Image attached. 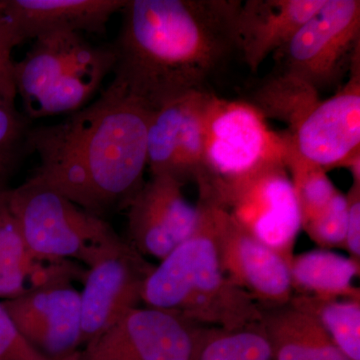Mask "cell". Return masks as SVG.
I'll list each match as a JSON object with an SVG mask.
<instances>
[{
  "mask_svg": "<svg viewBox=\"0 0 360 360\" xmlns=\"http://www.w3.org/2000/svg\"><path fill=\"white\" fill-rule=\"evenodd\" d=\"M153 110L112 80L94 103L54 124L30 127L32 179L96 217L127 207L144 184Z\"/></svg>",
  "mask_w": 360,
  "mask_h": 360,
  "instance_id": "cell-1",
  "label": "cell"
},
{
  "mask_svg": "<svg viewBox=\"0 0 360 360\" xmlns=\"http://www.w3.org/2000/svg\"><path fill=\"white\" fill-rule=\"evenodd\" d=\"M240 0H127L113 80L155 111L195 90L236 52Z\"/></svg>",
  "mask_w": 360,
  "mask_h": 360,
  "instance_id": "cell-2",
  "label": "cell"
},
{
  "mask_svg": "<svg viewBox=\"0 0 360 360\" xmlns=\"http://www.w3.org/2000/svg\"><path fill=\"white\" fill-rule=\"evenodd\" d=\"M198 205L195 231L149 272L141 302L205 328L233 330L259 323L264 309L232 283L220 264L212 206L201 200Z\"/></svg>",
  "mask_w": 360,
  "mask_h": 360,
  "instance_id": "cell-3",
  "label": "cell"
},
{
  "mask_svg": "<svg viewBox=\"0 0 360 360\" xmlns=\"http://www.w3.org/2000/svg\"><path fill=\"white\" fill-rule=\"evenodd\" d=\"M112 45L92 44L82 33L40 35L25 58L14 61V84L30 120L70 115L87 105L113 72Z\"/></svg>",
  "mask_w": 360,
  "mask_h": 360,
  "instance_id": "cell-4",
  "label": "cell"
},
{
  "mask_svg": "<svg viewBox=\"0 0 360 360\" xmlns=\"http://www.w3.org/2000/svg\"><path fill=\"white\" fill-rule=\"evenodd\" d=\"M7 206L26 245L39 257L90 267L127 243L105 220L32 177L11 189Z\"/></svg>",
  "mask_w": 360,
  "mask_h": 360,
  "instance_id": "cell-5",
  "label": "cell"
},
{
  "mask_svg": "<svg viewBox=\"0 0 360 360\" xmlns=\"http://www.w3.org/2000/svg\"><path fill=\"white\" fill-rule=\"evenodd\" d=\"M283 134L245 101H227L212 94L206 108L202 167L198 191L233 181L259 168L285 163Z\"/></svg>",
  "mask_w": 360,
  "mask_h": 360,
  "instance_id": "cell-6",
  "label": "cell"
},
{
  "mask_svg": "<svg viewBox=\"0 0 360 360\" xmlns=\"http://www.w3.org/2000/svg\"><path fill=\"white\" fill-rule=\"evenodd\" d=\"M274 56V71L300 78L319 94L340 89L360 60L359 0H326Z\"/></svg>",
  "mask_w": 360,
  "mask_h": 360,
  "instance_id": "cell-7",
  "label": "cell"
},
{
  "mask_svg": "<svg viewBox=\"0 0 360 360\" xmlns=\"http://www.w3.org/2000/svg\"><path fill=\"white\" fill-rule=\"evenodd\" d=\"M200 198L219 206L243 231L291 262L302 224L285 163L200 191Z\"/></svg>",
  "mask_w": 360,
  "mask_h": 360,
  "instance_id": "cell-8",
  "label": "cell"
},
{
  "mask_svg": "<svg viewBox=\"0 0 360 360\" xmlns=\"http://www.w3.org/2000/svg\"><path fill=\"white\" fill-rule=\"evenodd\" d=\"M206 330L174 312L137 307L70 360H198Z\"/></svg>",
  "mask_w": 360,
  "mask_h": 360,
  "instance_id": "cell-9",
  "label": "cell"
},
{
  "mask_svg": "<svg viewBox=\"0 0 360 360\" xmlns=\"http://www.w3.org/2000/svg\"><path fill=\"white\" fill-rule=\"evenodd\" d=\"M201 200L212 206L220 264L227 277L264 309L288 304L295 295L290 262L243 231L219 206Z\"/></svg>",
  "mask_w": 360,
  "mask_h": 360,
  "instance_id": "cell-10",
  "label": "cell"
},
{
  "mask_svg": "<svg viewBox=\"0 0 360 360\" xmlns=\"http://www.w3.org/2000/svg\"><path fill=\"white\" fill-rule=\"evenodd\" d=\"M212 96L208 90H195L153 111L148 132L151 176L170 177L182 186L196 184L202 167L206 108Z\"/></svg>",
  "mask_w": 360,
  "mask_h": 360,
  "instance_id": "cell-11",
  "label": "cell"
},
{
  "mask_svg": "<svg viewBox=\"0 0 360 360\" xmlns=\"http://www.w3.org/2000/svg\"><path fill=\"white\" fill-rule=\"evenodd\" d=\"M283 134L291 150L326 172L342 167L360 150V60L335 96L321 101L292 131Z\"/></svg>",
  "mask_w": 360,
  "mask_h": 360,
  "instance_id": "cell-12",
  "label": "cell"
},
{
  "mask_svg": "<svg viewBox=\"0 0 360 360\" xmlns=\"http://www.w3.org/2000/svg\"><path fill=\"white\" fill-rule=\"evenodd\" d=\"M182 186L170 177L151 176L130 201L129 234L137 252L162 260L193 236L200 207L186 200Z\"/></svg>",
  "mask_w": 360,
  "mask_h": 360,
  "instance_id": "cell-13",
  "label": "cell"
},
{
  "mask_svg": "<svg viewBox=\"0 0 360 360\" xmlns=\"http://www.w3.org/2000/svg\"><path fill=\"white\" fill-rule=\"evenodd\" d=\"M151 270L141 253L127 243L89 267L80 292L82 345L139 307L144 281Z\"/></svg>",
  "mask_w": 360,
  "mask_h": 360,
  "instance_id": "cell-14",
  "label": "cell"
},
{
  "mask_svg": "<svg viewBox=\"0 0 360 360\" xmlns=\"http://www.w3.org/2000/svg\"><path fill=\"white\" fill-rule=\"evenodd\" d=\"M23 338L51 360H70L82 347L80 292L59 285L1 302Z\"/></svg>",
  "mask_w": 360,
  "mask_h": 360,
  "instance_id": "cell-15",
  "label": "cell"
},
{
  "mask_svg": "<svg viewBox=\"0 0 360 360\" xmlns=\"http://www.w3.org/2000/svg\"><path fill=\"white\" fill-rule=\"evenodd\" d=\"M326 0H245L233 21L236 52L252 72L288 44Z\"/></svg>",
  "mask_w": 360,
  "mask_h": 360,
  "instance_id": "cell-16",
  "label": "cell"
},
{
  "mask_svg": "<svg viewBox=\"0 0 360 360\" xmlns=\"http://www.w3.org/2000/svg\"><path fill=\"white\" fill-rule=\"evenodd\" d=\"M127 0H0L16 44L54 32L103 34Z\"/></svg>",
  "mask_w": 360,
  "mask_h": 360,
  "instance_id": "cell-17",
  "label": "cell"
},
{
  "mask_svg": "<svg viewBox=\"0 0 360 360\" xmlns=\"http://www.w3.org/2000/svg\"><path fill=\"white\" fill-rule=\"evenodd\" d=\"M82 276L72 260L39 257L30 250L7 205L0 210V298L59 285Z\"/></svg>",
  "mask_w": 360,
  "mask_h": 360,
  "instance_id": "cell-18",
  "label": "cell"
},
{
  "mask_svg": "<svg viewBox=\"0 0 360 360\" xmlns=\"http://www.w3.org/2000/svg\"><path fill=\"white\" fill-rule=\"evenodd\" d=\"M262 324L274 360H350L316 317L292 303L264 309Z\"/></svg>",
  "mask_w": 360,
  "mask_h": 360,
  "instance_id": "cell-19",
  "label": "cell"
},
{
  "mask_svg": "<svg viewBox=\"0 0 360 360\" xmlns=\"http://www.w3.org/2000/svg\"><path fill=\"white\" fill-rule=\"evenodd\" d=\"M359 264L350 257L324 250L293 255L290 265L293 291L323 300L360 297L354 286Z\"/></svg>",
  "mask_w": 360,
  "mask_h": 360,
  "instance_id": "cell-20",
  "label": "cell"
},
{
  "mask_svg": "<svg viewBox=\"0 0 360 360\" xmlns=\"http://www.w3.org/2000/svg\"><path fill=\"white\" fill-rule=\"evenodd\" d=\"M321 101L319 91L311 85L288 73L272 71L245 101L264 118H272L288 124L290 132Z\"/></svg>",
  "mask_w": 360,
  "mask_h": 360,
  "instance_id": "cell-21",
  "label": "cell"
},
{
  "mask_svg": "<svg viewBox=\"0 0 360 360\" xmlns=\"http://www.w3.org/2000/svg\"><path fill=\"white\" fill-rule=\"evenodd\" d=\"M309 312L350 360H360V297L323 298L296 295L290 300Z\"/></svg>",
  "mask_w": 360,
  "mask_h": 360,
  "instance_id": "cell-22",
  "label": "cell"
},
{
  "mask_svg": "<svg viewBox=\"0 0 360 360\" xmlns=\"http://www.w3.org/2000/svg\"><path fill=\"white\" fill-rule=\"evenodd\" d=\"M198 360H274L262 322L225 330L207 328Z\"/></svg>",
  "mask_w": 360,
  "mask_h": 360,
  "instance_id": "cell-23",
  "label": "cell"
},
{
  "mask_svg": "<svg viewBox=\"0 0 360 360\" xmlns=\"http://www.w3.org/2000/svg\"><path fill=\"white\" fill-rule=\"evenodd\" d=\"M285 165L288 172H290L303 227L328 207L338 189L329 179L323 168L303 160L288 146Z\"/></svg>",
  "mask_w": 360,
  "mask_h": 360,
  "instance_id": "cell-24",
  "label": "cell"
},
{
  "mask_svg": "<svg viewBox=\"0 0 360 360\" xmlns=\"http://www.w3.org/2000/svg\"><path fill=\"white\" fill-rule=\"evenodd\" d=\"M30 123L22 111L16 108L15 101L0 98V180L9 182L28 153Z\"/></svg>",
  "mask_w": 360,
  "mask_h": 360,
  "instance_id": "cell-25",
  "label": "cell"
},
{
  "mask_svg": "<svg viewBox=\"0 0 360 360\" xmlns=\"http://www.w3.org/2000/svg\"><path fill=\"white\" fill-rule=\"evenodd\" d=\"M347 195L338 191L328 207L302 229L317 245L323 248H343L347 234Z\"/></svg>",
  "mask_w": 360,
  "mask_h": 360,
  "instance_id": "cell-26",
  "label": "cell"
},
{
  "mask_svg": "<svg viewBox=\"0 0 360 360\" xmlns=\"http://www.w3.org/2000/svg\"><path fill=\"white\" fill-rule=\"evenodd\" d=\"M0 360H51L23 338L0 302Z\"/></svg>",
  "mask_w": 360,
  "mask_h": 360,
  "instance_id": "cell-27",
  "label": "cell"
},
{
  "mask_svg": "<svg viewBox=\"0 0 360 360\" xmlns=\"http://www.w3.org/2000/svg\"><path fill=\"white\" fill-rule=\"evenodd\" d=\"M18 46L13 32L4 18L0 15V98L15 101L14 61L13 51Z\"/></svg>",
  "mask_w": 360,
  "mask_h": 360,
  "instance_id": "cell-28",
  "label": "cell"
},
{
  "mask_svg": "<svg viewBox=\"0 0 360 360\" xmlns=\"http://www.w3.org/2000/svg\"><path fill=\"white\" fill-rule=\"evenodd\" d=\"M347 198V224L343 248L352 259L360 264V184H352Z\"/></svg>",
  "mask_w": 360,
  "mask_h": 360,
  "instance_id": "cell-29",
  "label": "cell"
},
{
  "mask_svg": "<svg viewBox=\"0 0 360 360\" xmlns=\"http://www.w3.org/2000/svg\"><path fill=\"white\" fill-rule=\"evenodd\" d=\"M342 167L347 168L352 172L354 184H360V150L352 153L343 163Z\"/></svg>",
  "mask_w": 360,
  "mask_h": 360,
  "instance_id": "cell-30",
  "label": "cell"
},
{
  "mask_svg": "<svg viewBox=\"0 0 360 360\" xmlns=\"http://www.w3.org/2000/svg\"><path fill=\"white\" fill-rule=\"evenodd\" d=\"M11 189V187L8 186V182L0 180V210L7 205V200H8V194Z\"/></svg>",
  "mask_w": 360,
  "mask_h": 360,
  "instance_id": "cell-31",
  "label": "cell"
}]
</instances>
